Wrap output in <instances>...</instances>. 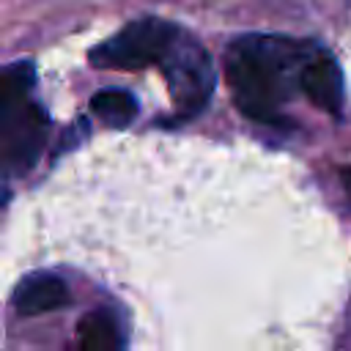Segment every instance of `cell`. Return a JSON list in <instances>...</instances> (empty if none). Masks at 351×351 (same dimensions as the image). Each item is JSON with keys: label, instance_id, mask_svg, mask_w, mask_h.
<instances>
[{"label": "cell", "instance_id": "1", "mask_svg": "<svg viewBox=\"0 0 351 351\" xmlns=\"http://www.w3.org/2000/svg\"><path fill=\"white\" fill-rule=\"evenodd\" d=\"M178 36V27L173 22H165L159 16H143L121 27L107 41L96 44L88 52V60L96 69H145V66H162L167 58L173 41Z\"/></svg>", "mask_w": 351, "mask_h": 351}, {"label": "cell", "instance_id": "2", "mask_svg": "<svg viewBox=\"0 0 351 351\" xmlns=\"http://www.w3.org/2000/svg\"><path fill=\"white\" fill-rule=\"evenodd\" d=\"M162 71L181 118H192L208 104L214 93V66L211 55L195 36L178 30L167 58L162 60Z\"/></svg>", "mask_w": 351, "mask_h": 351}, {"label": "cell", "instance_id": "3", "mask_svg": "<svg viewBox=\"0 0 351 351\" xmlns=\"http://www.w3.org/2000/svg\"><path fill=\"white\" fill-rule=\"evenodd\" d=\"M299 90L324 112L340 115L343 107V71L329 52L315 49L299 74Z\"/></svg>", "mask_w": 351, "mask_h": 351}, {"label": "cell", "instance_id": "4", "mask_svg": "<svg viewBox=\"0 0 351 351\" xmlns=\"http://www.w3.org/2000/svg\"><path fill=\"white\" fill-rule=\"evenodd\" d=\"M71 302V293H69V285L63 277L52 274V271H33V274H25L14 293H11V307L16 315H44V313H52V310H60Z\"/></svg>", "mask_w": 351, "mask_h": 351}, {"label": "cell", "instance_id": "5", "mask_svg": "<svg viewBox=\"0 0 351 351\" xmlns=\"http://www.w3.org/2000/svg\"><path fill=\"white\" fill-rule=\"evenodd\" d=\"M74 351H123V335L112 310H90L77 324Z\"/></svg>", "mask_w": 351, "mask_h": 351}, {"label": "cell", "instance_id": "6", "mask_svg": "<svg viewBox=\"0 0 351 351\" xmlns=\"http://www.w3.org/2000/svg\"><path fill=\"white\" fill-rule=\"evenodd\" d=\"M88 107L110 129H126L140 112L137 99L123 88H104V90L93 93Z\"/></svg>", "mask_w": 351, "mask_h": 351}, {"label": "cell", "instance_id": "7", "mask_svg": "<svg viewBox=\"0 0 351 351\" xmlns=\"http://www.w3.org/2000/svg\"><path fill=\"white\" fill-rule=\"evenodd\" d=\"M340 184H343V189H346V192H348V197H351V165L340 170Z\"/></svg>", "mask_w": 351, "mask_h": 351}, {"label": "cell", "instance_id": "8", "mask_svg": "<svg viewBox=\"0 0 351 351\" xmlns=\"http://www.w3.org/2000/svg\"><path fill=\"white\" fill-rule=\"evenodd\" d=\"M0 203H3V181H0Z\"/></svg>", "mask_w": 351, "mask_h": 351}]
</instances>
